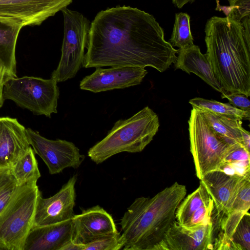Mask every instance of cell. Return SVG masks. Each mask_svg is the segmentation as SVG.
<instances>
[{
  "label": "cell",
  "mask_w": 250,
  "mask_h": 250,
  "mask_svg": "<svg viewBox=\"0 0 250 250\" xmlns=\"http://www.w3.org/2000/svg\"><path fill=\"white\" fill-rule=\"evenodd\" d=\"M26 133L30 145L44 161L50 174L60 173L67 167L77 168L84 160V156L72 142L49 140L30 128L26 129Z\"/></svg>",
  "instance_id": "30bf717a"
},
{
  "label": "cell",
  "mask_w": 250,
  "mask_h": 250,
  "mask_svg": "<svg viewBox=\"0 0 250 250\" xmlns=\"http://www.w3.org/2000/svg\"><path fill=\"white\" fill-rule=\"evenodd\" d=\"M73 0H0V22L21 29L41 24Z\"/></svg>",
  "instance_id": "9c48e42d"
},
{
  "label": "cell",
  "mask_w": 250,
  "mask_h": 250,
  "mask_svg": "<svg viewBox=\"0 0 250 250\" xmlns=\"http://www.w3.org/2000/svg\"><path fill=\"white\" fill-rule=\"evenodd\" d=\"M185 185L176 182L152 197L136 198L120 225L124 250H153L175 220L177 208L186 197Z\"/></svg>",
  "instance_id": "3957f363"
},
{
  "label": "cell",
  "mask_w": 250,
  "mask_h": 250,
  "mask_svg": "<svg viewBox=\"0 0 250 250\" xmlns=\"http://www.w3.org/2000/svg\"><path fill=\"white\" fill-rule=\"evenodd\" d=\"M20 186L11 166L0 167V213Z\"/></svg>",
  "instance_id": "484cf974"
},
{
  "label": "cell",
  "mask_w": 250,
  "mask_h": 250,
  "mask_svg": "<svg viewBox=\"0 0 250 250\" xmlns=\"http://www.w3.org/2000/svg\"><path fill=\"white\" fill-rule=\"evenodd\" d=\"M77 177V175L71 177L57 193L50 197L44 198L40 192L37 201L33 226L56 224L73 217Z\"/></svg>",
  "instance_id": "7c38bea8"
},
{
  "label": "cell",
  "mask_w": 250,
  "mask_h": 250,
  "mask_svg": "<svg viewBox=\"0 0 250 250\" xmlns=\"http://www.w3.org/2000/svg\"><path fill=\"white\" fill-rule=\"evenodd\" d=\"M229 250H250V215L242 218L231 237Z\"/></svg>",
  "instance_id": "4316f807"
},
{
  "label": "cell",
  "mask_w": 250,
  "mask_h": 250,
  "mask_svg": "<svg viewBox=\"0 0 250 250\" xmlns=\"http://www.w3.org/2000/svg\"><path fill=\"white\" fill-rule=\"evenodd\" d=\"M173 3L178 8H181L186 4L193 2L194 0H172Z\"/></svg>",
  "instance_id": "d590c367"
},
{
  "label": "cell",
  "mask_w": 250,
  "mask_h": 250,
  "mask_svg": "<svg viewBox=\"0 0 250 250\" xmlns=\"http://www.w3.org/2000/svg\"><path fill=\"white\" fill-rule=\"evenodd\" d=\"M245 179L246 178L215 170L208 173L200 180L213 200L215 213L213 217L217 225L222 218L231 210L239 188Z\"/></svg>",
  "instance_id": "5bb4252c"
},
{
  "label": "cell",
  "mask_w": 250,
  "mask_h": 250,
  "mask_svg": "<svg viewBox=\"0 0 250 250\" xmlns=\"http://www.w3.org/2000/svg\"><path fill=\"white\" fill-rule=\"evenodd\" d=\"M72 219L56 224L33 226L23 250H64L72 242Z\"/></svg>",
  "instance_id": "2e32d148"
},
{
  "label": "cell",
  "mask_w": 250,
  "mask_h": 250,
  "mask_svg": "<svg viewBox=\"0 0 250 250\" xmlns=\"http://www.w3.org/2000/svg\"><path fill=\"white\" fill-rule=\"evenodd\" d=\"M199 110L213 130L227 144L232 146L241 143L242 120L233 116Z\"/></svg>",
  "instance_id": "d6986e66"
},
{
  "label": "cell",
  "mask_w": 250,
  "mask_h": 250,
  "mask_svg": "<svg viewBox=\"0 0 250 250\" xmlns=\"http://www.w3.org/2000/svg\"><path fill=\"white\" fill-rule=\"evenodd\" d=\"M250 208V179H245L239 188L230 211L247 212Z\"/></svg>",
  "instance_id": "f546056e"
},
{
  "label": "cell",
  "mask_w": 250,
  "mask_h": 250,
  "mask_svg": "<svg viewBox=\"0 0 250 250\" xmlns=\"http://www.w3.org/2000/svg\"><path fill=\"white\" fill-rule=\"evenodd\" d=\"M72 243L83 245L118 231L112 216L97 205L84 209L72 218Z\"/></svg>",
  "instance_id": "9a60e30c"
},
{
  "label": "cell",
  "mask_w": 250,
  "mask_h": 250,
  "mask_svg": "<svg viewBox=\"0 0 250 250\" xmlns=\"http://www.w3.org/2000/svg\"><path fill=\"white\" fill-rule=\"evenodd\" d=\"M82 67H152L160 72L177 59L179 50L164 38L151 14L130 6L108 8L90 23Z\"/></svg>",
  "instance_id": "6da1fadb"
},
{
  "label": "cell",
  "mask_w": 250,
  "mask_h": 250,
  "mask_svg": "<svg viewBox=\"0 0 250 250\" xmlns=\"http://www.w3.org/2000/svg\"><path fill=\"white\" fill-rule=\"evenodd\" d=\"M158 115L148 106L127 119L117 121L106 136L91 147L87 154L97 164L118 153L140 152L158 131Z\"/></svg>",
  "instance_id": "277c9868"
},
{
  "label": "cell",
  "mask_w": 250,
  "mask_h": 250,
  "mask_svg": "<svg viewBox=\"0 0 250 250\" xmlns=\"http://www.w3.org/2000/svg\"><path fill=\"white\" fill-rule=\"evenodd\" d=\"M21 28L0 22V66L17 77L16 46Z\"/></svg>",
  "instance_id": "ffe728a7"
},
{
  "label": "cell",
  "mask_w": 250,
  "mask_h": 250,
  "mask_svg": "<svg viewBox=\"0 0 250 250\" xmlns=\"http://www.w3.org/2000/svg\"><path fill=\"white\" fill-rule=\"evenodd\" d=\"M178 50L174 63L176 69H180L188 74L193 73L218 92H226L216 78L207 54H202L198 46L193 44Z\"/></svg>",
  "instance_id": "ac0fdd59"
},
{
  "label": "cell",
  "mask_w": 250,
  "mask_h": 250,
  "mask_svg": "<svg viewBox=\"0 0 250 250\" xmlns=\"http://www.w3.org/2000/svg\"><path fill=\"white\" fill-rule=\"evenodd\" d=\"M250 161V151L241 143L230 146L225 156L224 163H232Z\"/></svg>",
  "instance_id": "4dcf8cb0"
},
{
  "label": "cell",
  "mask_w": 250,
  "mask_h": 250,
  "mask_svg": "<svg viewBox=\"0 0 250 250\" xmlns=\"http://www.w3.org/2000/svg\"><path fill=\"white\" fill-rule=\"evenodd\" d=\"M214 206L211 198L192 215L188 223L184 226L195 227L205 225L213 218Z\"/></svg>",
  "instance_id": "f1b7e54d"
},
{
  "label": "cell",
  "mask_w": 250,
  "mask_h": 250,
  "mask_svg": "<svg viewBox=\"0 0 250 250\" xmlns=\"http://www.w3.org/2000/svg\"><path fill=\"white\" fill-rule=\"evenodd\" d=\"M189 103L192 107L215 114L233 116L243 120H250V111L238 109L229 103H223L215 100L196 97L190 99Z\"/></svg>",
  "instance_id": "603a6c76"
},
{
  "label": "cell",
  "mask_w": 250,
  "mask_h": 250,
  "mask_svg": "<svg viewBox=\"0 0 250 250\" xmlns=\"http://www.w3.org/2000/svg\"><path fill=\"white\" fill-rule=\"evenodd\" d=\"M40 192L37 183L20 186L0 213V250H23Z\"/></svg>",
  "instance_id": "5b68a950"
},
{
  "label": "cell",
  "mask_w": 250,
  "mask_h": 250,
  "mask_svg": "<svg viewBox=\"0 0 250 250\" xmlns=\"http://www.w3.org/2000/svg\"><path fill=\"white\" fill-rule=\"evenodd\" d=\"M241 21L244 28L245 36L247 41L250 42V16L245 17Z\"/></svg>",
  "instance_id": "e575fe53"
},
{
  "label": "cell",
  "mask_w": 250,
  "mask_h": 250,
  "mask_svg": "<svg viewBox=\"0 0 250 250\" xmlns=\"http://www.w3.org/2000/svg\"><path fill=\"white\" fill-rule=\"evenodd\" d=\"M222 98H226L233 106L243 111H250V101L245 95L239 93L225 92L221 93Z\"/></svg>",
  "instance_id": "1f68e13d"
},
{
  "label": "cell",
  "mask_w": 250,
  "mask_h": 250,
  "mask_svg": "<svg viewBox=\"0 0 250 250\" xmlns=\"http://www.w3.org/2000/svg\"><path fill=\"white\" fill-rule=\"evenodd\" d=\"M170 43L179 49L193 45V39L190 27V16L186 13H178L175 15V22Z\"/></svg>",
  "instance_id": "cb8c5ba5"
},
{
  "label": "cell",
  "mask_w": 250,
  "mask_h": 250,
  "mask_svg": "<svg viewBox=\"0 0 250 250\" xmlns=\"http://www.w3.org/2000/svg\"><path fill=\"white\" fill-rule=\"evenodd\" d=\"M11 77H12L3 67L0 66V108L2 106L4 101L3 94L4 83Z\"/></svg>",
  "instance_id": "d6a6232c"
},
{
  "label": "cell",
  "mask_w": 250,
  "mask_h": 250,
  "mask_svg": "<svg viewBox=\"0 0 250 250\" xmlns=\"http://www.w3.org/2000/svg\"><path fill=\"white\" fill-rule=\"evenodd\" d=\"M63 17V38L62 55L51 78L57 83L74 78L82 67L90 30L89 21L82 13L65 8Z\"/></svg>",
  "instance_id": "ba28073f"
},
{
  "label": "cell",
  "mask_w": 250,
  "mask_h": 250,
  "mask_svg": "<svg viewBox=\"0 0 250 250\" xmlns=\"http://www.w3.org/2000/svg\"><path fill=\"white\" fill-rule=\"evenodd\" d=\"M206 53L225 91L250 96V42L241 21L213 16L205 29Z\"/></svg>",
  "instance_id": "7a4b0ae2"
},
{
  "label": "cell",
  "mask_w": 250,
  "mask_h": 250,
  "mask_svg": "<svg viewBox=\"0 0 250 250\" xmlns=\"http://www.w3.org/2000/svg\"><path fill=\"white\" fill-rule=\"evenodd\" d=\"M188 124L190 150L200 180L208 173L219 170L230 146L213 130L199 109L192 107Z\"/></svg>",
  "instance_id": "8992f818"
},
{
  "label": "cell",
  "mask_w": 250,
  "mask_h": 250,
  "mask_svg": "<svg viewBox=\"0 0 250 250\" xmlns=\"http://www.w3.org/2000/svg\"><path fill=\"white\" fill-rule=\"evenodd\" d=\"M147 73L145 68L137 66L97 67L82 79L80 88L93 93L125 88L140 84Z\"/></svg>",
  "instance_id": "4fadbf2b"
},
{
  "label": "cell",
  "mask_w": 250,
  "mask_h": 250,
  "mask_svg": "<svg viewBox=\"0 0 250 250\" xmlns=\"http://www.w3.org/2000/svg\"><path fill=\"white\" fill-rule=\"evenodd\" d=\"M229 6H221L217 0L216 10L222 11L226 16L241 21L250 16V0H228Z\"/></svg>",
  "instance_id": "83f0119b"
},
{
  "label": "cell",
  "mask_w": 250,
  "mask_h": 250,
  "mask_svg": "<svg viewBox=\"0 0 250 250\" xmlns=\"http://www.w3.org/2000/svg\"><path fill=\"white\" fill-rule=\"evenodd\" d=\"M30 147L26 128L17 119L0 117V167L11 166Z\"/></svg>",
  "instance_id": "e0dca14e"
},
{
  "label": "cell",
  "mask_w": 250,
  "mask_h": 250,
  "mask_svg": "<svg viewBox=\"0 0 250 250\" xmlns=\"http://www.w3.org/2000/svg\"><path fill=\"white\" fill-rule=\"evenodd\" d=\"M123 240L120 232L106 235L83 245L71 243L64 250H119L123 248Z\"/></svg>",
  "instance_id": "d4e9b609"
},
{
  "label": "cell",
  "mask_w": 250,
  "mask_h": 250,
  "mask_svg": "<svg viewBox=\"0 0 250 250\" xmlns=\"http://www.w3.org/2000/svg\"><path fill=\"white\" fill-rule=\"evenodd\" d=\"M195 227L180 225L175 220L153 250H213L214 222Z\"/></svg>",
  "instance_id": "8fae6325"
},
{
  "label": "cell",
  "mask_w": 250,
  "mask_h": 250,
  "mask_svg": "<svg viewBox=\"0 0 250 250\" xmlns=\"http://www.w3.org/2000/svg\"><path fill=\"white\" fill-rule=\"evenodd\" d=\"M210 198L205 186L200 182L198 188L180 203L176 211L175 220L180 225H185L193 213Z\"/></svg>",
  "instance_id": "7402d4cb"
},
{
  "label": "cell",
  "mask_w": 250,
  "mask_h": 250,
  "mask_svg": "<svg viewBox=\"0 0 250 250\" xmlns=\"http://www.w3.org/2000/svg\"><path fill=\"white\" fill-rule=\"evenodd\" d=\"M241 144L248 150H250V133L243 127L241 130Z\"/></svg>",
  "instance_id": "836d02e7"
},
{
  "label": "cell",
  "mask_w": 250,
  "mask_h": 250,
  "mask_svg": "<svg viewBox=\"0 0 250 250\" xmlns=\"http://www.w3.org/2000/svg\"><path fill=\"white\" fill-rule=\"evenodd\" d=\"M57 82L54 79L23 76L11 77L5 83L3 98L10 100L34 114L50 118L57 113L60 95Z\"/></svg>",
  "instance_id": "52a82bcc"
},
{
  "label": "cell",
  "mask_w": 250,
  "mask_h": 250,
  "mask_svg": "<svg viewBox=\"0 0 250 250\" xmlns=\"http://www.w3.org/2000/svg\"><path fill=\"white\" fill-rule=\"evenodd\" d=\"M11 167L20 186L37 183L41 177L35 152L31 147Z\"/></svg>",
  "instance_id": "44dd1931"
}]
</instances>
